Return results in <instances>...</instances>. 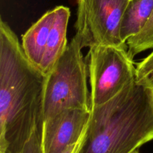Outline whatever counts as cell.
Returning <instances> with one entry per match:
<instances>
[{
  "label": "cell",
  "mask_w": 153,
  "mask_h": 153,
  "mask_svg": "<svg viewBox=\"0 0 153 153\" xmlns=\"http://www.w3.org/2000/svg\"><path fill=\"white\" fill-rule=\"evenodd\" d=\"M46 80L1 19L0 153H20L34 129H42Z\"/></svg>",
  "instance_id": "cell-1"
},
{
  "label": "cell",
  "mask_w": 153,
  "mask_h": 153,
  "mask_svg": "<svg viewBox=\"0 0 153 153\" xmlns=\"http://www.w3.org/2000/svg\"><path fill=\"white\" fill-rule=\"evenodd\" d=\"M153 140V91L136 80L92 108L76 153H131Z\"/></svg>",
  "instance_id": "cell-2"
},
{
  "label": "cell",
  "mask_w": 153,
  "mask_h": 153,
  "mask_svg": "<svg viewBox=\"0 0 153 153\" xmlns=\"http://www.w3.org/2000/svg\"><path fill=\"white\" fill-rule=\"evenodd\" d=\"M82 50L79 39L74 36L46 75L43 121L65 110H92L87 82L88 67Z\"/></svg>",
  "instance_id": "cell-3"
},
{
  "label": "cell",
  "mask_w": 153,
  "mask_h": 153,
  "mask_svg": "<svg viewBox=\"0 0 153 153\" xmlns=\"http://www.w3.org/2000/svg\"><path fill=\"white\" fill-rule=\"evenodd\" d=\"M92 108L105 104L135 80L136 67L128 47L97 46L85 58Z\"/></svg>",
  "instance_id": "cell-4"
},
{
  "label": "cell",
  "mask_w": 153,
  "mask_h": 153,
  "mask_svg": "<svg viewBox=\"0 0 153 153\" xmlns=\"http://www.w3.org/2000/svg\"><path fill=\"white\" fill-rule=\"evenodd\" d=\"M130 0H78L76 36L81 46L128 47L120 35L121 20Z\"/></svg>",
  "instance_id": "cell-5"
},
{
  "label": "cell",
  "mask_w": 153,
  "mask_h": 153,
  "mask_svg": "<svg viewBox=\"0 0 153 153\" xmlns=\"http://www.w3.org/2000/svg\"><path fill=\"white\" fill-rule=\"evenodd\" d=\"M91 112L79 109L63 110L44 120L41 130L43 153H62L83 136Z\"/></svg>",
  "instance_id": "cell-6"
},
{
  "label": "cell",
  "mask_w": 153,
  "mask_h": 153,
  "mask_svg": "<svg viewBox=\"0 0 153 153\" xmlns=\"http://www.w3.org/2000/svg\"><path fill=\"white\" fill-rule=\"evenodd\" d=\"M55 17L49 32L46 50L40 69L45 75L51 71L67 47V32L70 16V8L65 6H57Z\"/></svg>",
  "instance_id": "cell-7"
},
{
  "label": "cell",
  "mask_w": 153,
  "mask_h": 153,
  "mask_svg": "<svg viewBox=\"0 0 153 153\" xmlns=\"http://www.w3.org/2000/svg\"><path fill=\"white\" fill-rule=\"evenodd\" d=\"M55 17V10L45 13L22 35V47L28 59L37 68L43 60L49 32Z\"/></svg>",
  "instance_id": "cell-8"
},
{
  "label": "cell",
  "mask_w": 153,
  "mask_h": 153,
  "mask_svg": "<svg viewBox=\"0 0 153 153\" xmlns=\"http://www.w3.org/2000/svg\"><path fill=\"white\" fill-rule=\"evenodd\" d=\"M152 10L153 0H130L123 15L120 28V35L124 43L141 31Z\"/></svg>",
  "instance_id": "cell-9"
},
{
  "label": "cell",
  "mask_w": 153,
  "mask_h": 153,
  "mask_svg": "<svg viewBox=\"0 0 153 153\" xmlns=\"http://www.w3.org/2000/svg\"><path fill=\"white\" fill-rule=\"evenodd\" d=\"M128 53L131 58L137 54L153 50V10L147 22L141 31L126 41Z\"/></svg>",
  "instance_id": "cell-10"
},
{
  "label": "cell",
  "mask_w": 153,
  "mask_h": 153,
  "mask_svg": "<svg viewBox=\"0 0 153 153\" xmlns=\"http://www.w3.org/2000/svg\"><path fill=\"white\" fill-rule=\"evenodd\" d=\"M135 80L153 91V50L136 66Z\"/></svg>",
  "instance_id": "cell-11"
},
{
  "label": "cell",
  "mask_w": 153,
  "mask_h": 153,
  "mask_svg": "<svg viewBox=\"0 0 153 153\" xmlns=\"http://www.w3.org/2000/svg\"><path fill=\"white\" fill-rule=\"evenodd\" d=\"M41 128H36L20 153H43L41 146Z\"/></svg>",
  "instance_id": "cell-12"
},
{
  "label": "cell",
  "mask_w": 153,
  "mask_h": 153,
  "mask_svg": "<svg viewBox=\"0 0 153 153\" xmlns=\"http://www.w3.org/2000/svg\"><path fill=\"white\" fill-rule=\"evenodd\" d=\"M84 134H85V133H84ZM84 134H83V136H82V137L81 138V139L79 140L77 142H76V143L70 146H69L68 148L65 150V151L63 152L62 153H76L77 152V151L79 150V146H80L81 143H82V139H83Z\"/></svg>",
  "instance_id": "cell-13"
},
{
  "label": "cell",
  "mask_w": 153,
  "mask_h": 153,
  "mask_svg": "<svg viewBox=\"0 0 153 153\" xmlns=\"http://www.w3.org/2000/svg\"><path fill=\"white\" fill-rule=\"evenodd\" d=\"M131 153H139V152H137V151H134V152H131Z\"/></svg>",
  "instance_id": "cell-14"
}]
</instances>
